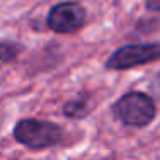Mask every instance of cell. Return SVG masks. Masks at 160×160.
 <instances>
[{"label":"cell","mask_w":160,"mask_h":160,"mask_svg":"<svg viewBox=\"0 0 160 160\" xmlns=\"http://www.w3.org/2000/svg\"><path fill=\"white\" fill-rule=\"evenodd\" d=\"M160 60V42L131 43L117 48L105 62L108 71H126Z\"/></svg>","instance_id":"obj_3"},{"label":"cell","mask_w":160,"mask_h":160,"mask_svg":"<svg viewBox=\"0 0 160 160\" xmlns=\"http://www.w3.org/2000/svg\"><path fill=\"white\" fill-rule=\"evenodd\" d=\"M145 7L152 12H160V0H145Z\"/></svg>","instance_id":"obj_7"},{"label":"cell","mask_w":160,"mask_h":160,"mask_svg":"<svg viewBox=\"0 0 160 160\" xmlns=\"http://www.w3.org/2000/svg\"><path fill=\"white\" fill-rule=\"evenodd\" d=\"M24 50V47L18 42H12V40H2L0 42V62L9 64V62H14L21 52Z\"/></svg>","instance_id":"obj_6"},{"label":"cell","mask_w":160,"mask_h":160,"mask_svg":"<svg viewBox=\"0 0 160 160\" xmlns=\"http://www.w3.org/2000/svg\"><path fill=\"white\" fill-rule=\"evenodd\" d=\"M112 114L124 126L146 128L157 117V105L155 100L143 91H128L112 105Z\"/></svg>","instance_id":"obj_1"},{"label":"cell","mask_w":160,"mask_h":160,"mask_svg":"<svg viewBox=\"0 0 160 160\" xmlns=\"http://www.w3.org/2000/svg\"><path fill=\"white\" fill-rule=\"evenodd\" d=\"M64 115L69 119H83L86 117L88 114L91 112V102H90V97L88 95H78L76 98L66 102L64 103V108H62Z\"/></svg>","instance_id":"obj_5"},{"label":"cell","mask_w":160,"mask_h":160,"mask_svg":"<svg viewBox=\"0 0 160 160\" xmlns=\"http://www.w3.org/2000/svg\"><path fill=\"white\" fill-rule=\"evenodd\" d=\"M86 22V9L74 0L55 4L47 14V28L57 35H72Z\"/></svg>","instance_id":"obj_4"},{"label":"cell","mask_w":160,"mask_h":160,"mask_svg":"<svg viewBox=\"0 0 160 160\" xmlns=\"http://www.w3.org/2000/svg\"><path fill=\"white\" fill-rule=\"evenodd\" d=\"M64 138V129L59 124L40 119H21L14 126V139L29 150H47L57 146Z\"/></svg>","instance_id":"obj_2"}]
</instances>
